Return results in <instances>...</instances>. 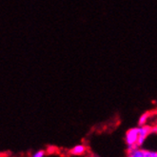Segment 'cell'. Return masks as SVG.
Segmentation results:
<instances>
[{"label": "cell", "instance_id": "1", "mask_svg": "<svg viewBox=\"0 0 157 157\" xmlns=\"http://www.w3.org/2000/svg\"><path fill=\"white\" fill-rule=\"evenodd\" d=\"M138 138H139V128L138 127L131 128L127 131L125 134V141L128 147V151L140 149L137 145Z\"/></svg>", "mask_w": 157, "mask_h": 157}, {"label": "cell", "instance_id": "2", "mask_svg": "<svg viewBox=\"0 0 157 157\" xmlns=\"http://www.w3.org/2000/svg\"><path fill=\"white\" fill-rule=\"evenodd\" d=\"M139 128V138H138V147H142V146L145 144L147 138L149 137L151 133H152V127L150 125H145L142 127H138Z\"/></svg>", "mask_w": 157, "mask_h": 157}, {"label": "cell", "instance_id": "3", "mask_svg": "<svg viewBox=\"0 0 157 157\" xmlns=\"http://www.w3.org/2000/svg\"><path fill=\"white\" fill-rule=\"evenodd\" d=\"M87 151V147L83 144H78V145H75L73 147H71V151H70V153L71 155H75V156H81L83 155L85 152Z\"/></svg>", "mask_w": 157, "mask_h": 157}, {"label": "cell", "instance_id": "4", "mask_svg": "<svg viewBox=\"0 0 157 157\" xmlns=\"http://www.w3.org/2000/svg\"><path fill=\"white\" fill-rule=\"evenodd\" d=\"M127 157H146V150L140 147L137 150L128 151Z\"/></svg>", "mask_w": 157, "mask_h": 157}, {"label": "cell", "instance_id": "5", "mask_svg": "<svg viewBox=\"0 0 157 157\" xmlns=\"http://www.w3.org/2000/svg\"><path fill=\"white\" fill-rule=\"evenodd\" d=\"M151 116V112H145L144 113L141 114V116L138 119V127H142V126H145L147 125V120H149Z\"/></svg>", "mask_w": 157, "mask_h": 157}, {"label": "cell", "instance_id": "6", "mask_svg": "<svg viewBox=\"0 0 157 157\" xmlns=\"http://www.w3.org/2000/svg\"><path fill=\"white\" fill-rule=\"evenodd\" d=\"M46 152L44 150H39V151H36L33 153L32 157H45Z\"/></svg>", "mask_w": 157, "mask_h": 157}, {"label": "cell", "instance_id": "7", "mask_svg": "<svg viewBox=\"0 0 157 157\" xmlns=\"http://www.w3.org/2000/svg\"><path fill=\"white\" fill-rule=\"evenodd\" d=\"M156 157H157V152H156Z\"/></svg>", "mask_w": 157, "mask_h": 157}]
</instances>
